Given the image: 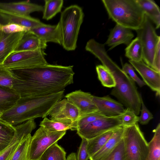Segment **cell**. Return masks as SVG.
<instances>
[{
  "instance_id": "6da1fadb",
  "label": "cell",
  "mask_w": 160,
  "mask_h": 160,
  "mask_svg": "<svg viewBox=\"0 0 160 160\" xmlns=\"http://www.w3.org/2000/svg\"><path fill=\"white\" fill-rule=\"evenodd\" d=\"M73 66L47 64L11 70L16 78L13 88L21 97H39L64 91L73 82Z\"/></svg>"
},
{
  "instance_id": "7a4b0ae2",
  "label": "cell",
  "mask_w": 160,
  "mask_h": 160,
  "mask_svg": "<svg viewBox=\"0 0 160 160\" xmlns=\"http://www.w3.org/2000/svg\"><path fill=\"white\" fill-rule=\"evenodd\" d=\"M85 49L98 58L112 75L116 85L111 94L117 98L126 108H129L136 115H138L142 97L135 82L109 57L104 44L91 39L87 42Z\"/></svg>"
},
{
  "instance_id": "3957f363",
  "label": "cell",
  "mask_w": 160,
  "mask_h": 160,
  "mask_svg": "<svg viewBox=\"0 0 160 160\" xmlns=\"http://www.w3.org/2000/svg\"><path fill=\"white\" fill-rule=\"evenodd\" d=\"M64 93L62 91L42 96L21 97L12 107L2 112L1 118L15 126L38 118H44Z\"/></svg>"
},
{
  "instance_id": "277c9868",
  "label": "cell",
  "mask_w": 160,
  "mask_h": 160,
  "mask_svg": "<svg viewBox=\"0 0 160 160\" xmlns=\"http://www.w3.org/2000/svg\"><path fill=\"white\" fill-rule=\"evenodd\" d=\"M109 18L116 24L136 30L141 26L145 14L136 0H102Z\"/></svg>"
},
{
  "instance_id": "5b68a950",
  "label": "cell",
  "mask_w": 160,
  "mask_h": 160,
  "mask_svg": "<svg viewBox=\"0 0 160 160\" xmlns=\"http://www.w3.org/2000/svg\"><path fill=\"white\" fill-rule=\"evenodd\" d=\"M84 16L82 9L76 5H71L62 12L59 22L62 35L61 45L65 50L71 51L76 48Z\"/></svg>"
},
{
  "instance_id": "8992f818",
  "label": "cell",
  "mask_w": 160,
  "mask_h": 160,
  "mask_svg": "<svg viewBox=\"0 0 160 160\" xmlns=\"http://www.w3.org/2000/svg\"><path fill=\"white\" fill-rule=\"evenodd\" d=\"M123 127L122 138L125 160H146L148 152V143L138 123L131 126Z\"/></svg>"
},
{
  "instance_id": "52a82bcc",
  "label": "cell",
  "mask_w": 160,
  "mask_h": 160,
  "mask_svg": "<svg viewBox=\"0 0 160 160\" xmlns=\"http://www.w3.org/2000/svg\"><path fill=\"white\" fill-rule=\"evenodd\" d=\"M155 26L149 18L145 14L144 21L141 26L135 30L140 39L143 50L142 61L153 68L154 53L160 43V37L156 32Z\"/></svg>"
},
{
  "instance_id": "ba28073f",
  "label": "cell",
  "mask_w": 160,
  "mask_h": 160,
  "mask_svg": "<svg viewBox=\"0 0 160 160\" xmlns=\"http://www.w3.org/2000/svg\"><path fill=\"white\" fill-rule=\"evenodd\" d=\"M66 132V131H50L40 126L31 137L28 152V160H39L44 152L62 138Z\"/></svg>"
},
{
  "instance_id": "9c48e42d",
  "label": "cell",
  "mask_w": 160,
  "mask_h": 160,
  "mask_svg": "<svg viewBox=\"0 0 160 160\" xmlns=\"http://www.w3.org/2000/svg\"><path fill=\"white\" fill-rule=\"evenodd\" d=\"M44 50L13 52L2 65L10 70L22 69L43 66L48 64L45 58Z\"/></svg>"
},
{
  "instance_id": "30bf717a",
  "label": "cell",
  "mask_w": 160,
  "mask_h": 160,
  "mask_svg": "<svg viewBox=\"0 0 160 160\" xmlns=\"http://www.w3.org/2000/svg\"><path fill=\"white\" fill-rule=\"evenodd\" d=\"M122 126V115L105 116L91 122L78 129L77 133L81 138L87 140L107 131Z\"/></svg>"
},
{
  "instance_id": "8fae6325",
  "label": "cell",
  "mask_w": 160,
  "mask_h": 160,
  "mask_svg": "<svg viewBox=\"0 0 160 160\" xmlns=\"http://www.w3.org/2000/svg\"><path fill=\"white\" fill-rule=\"evenodd\" d=\"M50 119L73 125L77 128L80 118L78 108L66 98L57 102L49 111Z\"/></svg>"
},
{
  "instance_id": "7c38bea8",
  "label": "cell",
  "mask_w": 160,
  "mask_h": 160,
  "mask_svg": "<svg viewBox=\"0 0 160 160\" xmlns=\"http://www.w3.org/2000/svg\"><path fill=\"white\" fill-rule=\"evenodd\" d=\"M36 127L34 120H30L15 126L16 131L13 138L8 146L0 153V160H11L17 148L28 134Z\"/></svg>"
},
{
  "instance_id": "4fadbf2b",
  "label": "cell",
  "mask_w": 160,
  "mask_h": 160,
  "mask_svg": "<svg viewBox=\"0 0 160 160\" xmlns=\"http://www.w3.org/2000/svg\"><path fill=\"white\" fill-rule=\"evenodd\" d=\"M65 97L78 108L80 118L98 111L93 101V95L89 92L80 90H76L67 94Z\"/></svg>"
},
{
  "instance_id": "5bb4252c",
  "label": "cell",
  "mask_w": 160,
  "mask_h": 160,
  "mask_svg": "<svg viewBox=\"0 0 160 160\" xmlns=\"http://www.w3.org/2000/svg\"><path fill=\"white\" fill-rule=\"evenodd\" d=\"M129 62L138 72L143 81L152 90L156 92V95L160 94V72H158L146 64L142 60Z\"/></svg>"
},
{
  "instance_id": "9a60e30c",
  "label": "cell",
  "mask_w": 160,
  "mask_h": 160,
  "mask_svg": "<svg viewBox=\"0 0 160 160\" xmlns=\"http://www.w3.org/2000/svg\"><path fill=\"white\" fill-rule=\"evenodd\" d=\"M92 99L98 111L105 116L122 115L125 110L122 104L108 96L99 97L93 95Z\"/></svg>"
},
{
  "instance_id": "2e32d148",
  "label": "cell",
  "mask_w": 160,
  "mask_h": 160,
  "mask_svg": "<svg viewBox=\"0 0 160 160\" xmlns=\"http://www.w3.org/2000/svg\"><path fill=\"white\" fill-rule=\"evenodd\" d=\"M0 10L14 14L29 16L35 12L43 11V7L27 0L17 2H0Z\"/></svg>"
},
{
  "instance_id": "e0dca14e",
  "label": "cell",
  "mask_w": 160,
  "mask_h": 160,
  "mask_svg": "<svg viewBox=\"0 0 160 160\" xmlns=\"http://www.w3.org/2000/svg\"><path fill=\"white\" fill-rule=\"evenodd\" d=\"M132 30L129 28L116 24L110 30L105 44L109 47V50L121 44L128 46L134 37Z\"/></svg>"
},
{
  "instance_id": "ac0fdd59",
  "label": "cell",
  "mask_w": 160,
  "mask_h": 160,
  "mask_svg": "<svg viewBox=\"0 0 160 160\" xmlns=\"http://www.w3.org/2000/svg\"><path fill=\"white\" fill-rule=\"evenodd\" d=\"M30 31L47 43L52 42L62 45V35L59 22L55 25L43 23Z\"/></svg>"
},
{
  "instance_id": "d6986e66",
  "label": "cell",
  "mask_w": 160,
  "mask_h": 160,
  "mask_svg": "<svg viewBox=\"0 0 160 160\" xmlns=\"http://www.w3.org/2000/svg\"><path fill=\"white\" fill-rule=\"evenodd\" d=\"M24 32L9 34L2 32L0 38V65L14 52Z\"/></svg>"
},
{
  "instance_id": "ffe728a7",
  "label": "cell",
  "mask_w": 160,
  "mask_h": 160,
  "mask_svg": "<svg viewBox=\"0 0 160 160\" xmlns=\"http://www.w3.org/2000/svg\"><path fill=\"white\" fill-rule=\"evenodd\" d=\"M124 127L121 126L114 131L104 145L98 152L89 157L90 160H104L112 152L122 138Z\"/></svg>"
},
{
  "instance_id": "44dd1931",
  "label": "cell",
  "mask_w": 160,
  "mask_h": 160,
  "mask_svg": "<svg viewBox=\"0 0 160 160\" xmlns=\"http://www.w3.org/2000/svg\"><path fill=\"white\" fill-rule=\"evenodd\" d=\"M47 46L46 42L29 30L24 32L14 52L44 50Z\"/></svg>"
},
{
  "instance_id": "7402d4cb",
  "label": "cell",
  "mask_w": 160,
  "mask_h": 160,
  "mask_svg": "<svg viewBox=\"0 0 160 160\" xmlns=\"http://www.w3.org/2000/svg\"><path fill=\"white\" fill-rule=\"evenodd\" d=\"M0 14L8 23L16 24L30 29L40 26L44 23L38 19L29 16H24L10 13L0 10Z\"/></svg>"
},
{
  "instance_id": "603a6c76",
  "label": "cell",
  "mask_w": 160,
  "mask_h": 160,
  "mask_svg": "<svg viewBox=\"0 0 160 160\" xmlns=\"http://www.w3.org/2000/svg\"><path fill=\"white\" fill-rule=\"evenodd\" d=\"M146 15L154 24L156 29L160 26V9L152 0H136Z\"/></svg>"
},
{
  "instance_id": "cb8c5ba5",
  "label": "cell",
  "mask_w": 160,
  "mask_h": 160,
  "mask_svg": "<svg viewBox=\"0 0 160 160\" xmlns=\"http://www.w3.org/2000/svg\"><path fill=\"white\" fill-rule=\"evenodd\" d=\"M20 98L14 89L0 86V111L3 112L9 109Z\"/></svg>"
},
{
  "instance_id": "d4e9b609",
  "label": "cell",
  "mask_w": 160,
  "mask_h": 160,
  "mask_svg": "<svg viewBox=\"0 0 160 160\" xmlns=\"http://www.w3.org/2000/svg\"><path fill=\"white\" fill-rule=\"evenodd\" d=\"M15 131V126L0 118V153L10 143Z\"/></svg>"
},
{
  "instance_id": "484cf974",
  "label": "cell",
  "mask_w": 160,
  "mask_h": 160,
  "mask_svg": "<svg viewBox=\"0 0 160 160\" xmlns=\"http://www.w3.org/2000/svg\"><path fill=\"white\" fill-rule=\"evenodd\" d=\"M115 129L107 131L88 140L87 151L89 157L102 148L112 136Z\"/></svg>"
},
{
  "instance_id": "4316f807",
  "label": "cell",
  "mask_w": 160,
  "mask_h": 160,
  "mask_svg": "<svg viewBox=\"0 0 160 160\" xmlns=\"http://www.w3.org/2000/svg\"><path fill=\"white\" fill-rule=\"evenodd\" d=\"M154 135L148 143V152L146 160H160V123L153 130Z\"/></svg>"
},
{
  "instance_id": "83f0119b",
  "label": "cell",
  "mask_w": 160,
  "mask_h": 160,
  "mask_svg": "<svg viewBox=\"0 0 160 160\" xmlns=\"http://www.w3.org/2000/svg\"><path fill=\"white\" fill-rule=\"evenodd\" d=\"M125 56L129 60L134 61L142 60V46L138 37L132 40L125 48Z\"/></svg>"
},
{
  "instance_id": "f1b7e54d",
  "label": "cell",
  "mask_w": 160,
  "mask_h": 160,
  "mask_svg": "<svg viewBox=\"0 0 160 160\" xmlns=\"http://www.w3.org/2000/svg\"><path fill=\"white\" fill-rule=\"evenodd\" d=\"M42 18L47 20L52 19L60 12L63 4V0H45Z\"/></svg>"
},
{
  "instance_id": "f546056e",
  "label": "cell",
  "mask_w": 160,
  "mask_h": 160,
  "mask_svg": "<svg viewBox=\"0 0 160 160\" xmlns=\"http://www.w3.org/2000/svg\"><path fill=\"white\" fill-rule=\"evenodd\" d=\"M39 160H67L66 152L56 142L44 152Z\"/></svg>"
},
{
  "instance_id": "4dcf8cb0",
  "label": "cell",
  "mask_w": 160,
  "mask_h": 160,
  "mask_svg": "<svg viewBox=\"0 0 160 160\" xmlns=\"http://www.w3.org/2000/svg\"><path fill=\"white\" fill-rule=\"evenodd\" d=\"M39 126H42L48 130L52 131H62L70 129L77 130L75 126L48 119L47 117L44 118L40 123Z\"/></svg>"
},
{
  "instance_id": "1f68e13d",
  "label": "cell",
  "mask_w": 160,
  "mask_h": 160,
  "mask_svg": "<svg viewBox=\"0 0 160 160\" xmlns=\"http://www.w3.org/2000/svg\"><path fill=\"white\" fill-rule=\"evenodd\" d=\"M98 78L102 84L107 88H113L116 83L114 78L108 69L102 65L96 66Z\"/></svg>"
},
{
  "instance_id": "d6a6232c",
  "label": "cell",
  "mask_w": 160,
  "mask_h": 160,
  "mask_svg": "<svg viewBox=\"0 0 160 160\" xmlns=\"http://www.w3.org/2000/svg\"><path fill=\"white\" fill-rule=\"evenodd\" d=\"M16 78L11 70L0 65V86L13 88Z\"/></svg>"
},
{
  "instance_id": "836d02e7",
  "label": "cell",
  "mask_w": 160,
  "mask_h": 160,
  "mask_svg": "<svg viewBox=\"0 0 160 160\" xmlns=\"http://www.w3.org/2000/svg\"><path fill=\"white\" fill-rule=\"evenodd\" d=\"M31 134L27 135L24 138L15 153L11 160H28V155Z\"/></svg>"
},
{
  "instance_id": "e575fe53",
  "label": "cell",
  "mask_w": 160,
  "mask_h": 160,
  "mask_svg": "<svg viewBox=\"0 0 160 160\" xmlns=\"http://www.w3.org/2000/svg\"><path fill=\"white\" fill-rule=\"evenodd\" d=\"M122 115V126L129 127L138 123L139 117L129 108H126Z\"/></svg>"
},
{
  "instance_id": "d590c367",
  "label": "cell",
  "mask_w": 160,
  "mask_h": 160,
  "mask_svg": "<svg viewBox=\"0 0 160 160\" xmlns=\"http://www.w3.org/2000/svg\"><path fill=\"white\" fill-rule=\"evenodd\" d=\"M105 117L98 111L87 114L79 118L77 122V130L82 128L89 123Z\"/></svg>"
},
{
  "instance_id": "8d00e7d4",
  "label": "cell",
  "mask_w": 160,
  "mask_h": 160,
  "mask_svg": "<svg viewBox=\"0 0 160 160\" xmlns=\"http://www.w3.org/2000/svg\"><path fill=\"white\" fill-rule=\"evenodd\" d=\"M104 160H125L124 144L122 138L113 151Z\"/></svg>"
},
{
  "instance_id": "74e56055",
  "label": "cell",
  "mask_w": 160,
  "mask_h": 160,
  "mask_svg": "<svg viewBox=\"0 0 160 160\" xmlns=\"http://www.w3.org/2000/svg\"><path fill=\"white\" fill-rule=\"evenodd\" d=\"M2 32L6 34H12L28 31L30 29L16 24L9 23L1 27Z\"/></svg>"
},
{
  "instance_id": "f35d334b",
  "label": "cell",
  "mask_w": 160,
  "mask_h": 160,
  "mask_svg": "<svg viewBox=\"0 0 160 160\" xmlns=\"http://www.w3.org/2000/svg\"><path fill=\"white\" fill-rule=\"evenodd\" d=\"M122 69L134 82H135L139 87H142L146 85L143 81L134 72L133 67L130 64L127 63H125L123 65Z\"/></svg>"
},
{
  "instance_id": "ab89813d",
  "label": "cell",
  "mask_w": 160,
  "mask_h": 160,
  "mask_svg": "<svg viewBox=\"0 0 160 160\" xmlns=\"http://www.w3.org/2000/svg\"><path fill=\"white\" fill-rule=\"evenodd\" d=\"M141 114L139 117L138 121L142 125L147 124L151 119L153 118L152 114L147 109L144 104L142 98L141 99V106L140 110Z\"/></svg>"
},
{
  "instance_id": "60d3db41",
  "label": "cell",
  "mask_w": 160,
  "mask_h": 160,
  "mask_svg": "<svg viewBox=\"0 0 160 160\" xmlns=\"http://www.w3.org/2000/svg\"><path fill=\"white\" fill-rule=\"evenodd\" d=\"M82 141L79 147L76 160H89V156L87 151L88 140L81 138Z\"/></svg>"
},
{
  "instance_id": "b9f144b4",
  "label": "cell",
  "mask_w": 160,
  "mask_h": 160,
  "mask_svg": "<svg viewBox=\"0 0 160 160\" xmlns=\"http://www.w3.org/2000/svg\"><path fill=\"white\" fill-rule=\"evenodd\" d=\"M153 69L160 72V43L158 45L154 53Z\"/></svg>"
},
{
  "instance_id": "7bdbcfd3",
  "label": "cell",
  "mask_w": 160,
  "mask_h": 160,
  "mask_svg": "<svg viewBox=\"0 0 160 160\" xmlns=\"http://www.w3.org/2000/svg\"><path fill=\"white\" fill-rule=\"evenodd\" d=\"M75 153L72 152L68 156L67 158V160H76Z\"/></svg>"
},
{
  "instance_id": "ee69618b",
  "label": "cell",
  "mask_w": 160,
  "mask_h": 160,
  "mask_svg": "<svg viewBox=\"0 0 160 160\" xmlns=\"http://www.w3.org/2000/svg\"><path fill=\"white\" fill-rule=\"evenodd\" d=\"M7 24V21L0 14V27Z\"/></svg>"
},
{
  "instance_id": "f6af8a7d",
  "label": "cell",
  "mask_w": 160,
  "mask_h": 160,
  "mask_svg": "<svg viewBox=\"0 0 160 160\" xmlns=\"http://www.w3.org/2000/svg\"><path fill=\"white\" fill-rule=\"evenodd\" d=\"M1 26L0 27V38L1 36V35L2 32V30H1Z\"/></svg>"
},
{
  "instance_id": "bcb514c9",
  "label": "cell",
  "mask_w": 160,
  "mask_h": 160,
  "mask_svg": "<svg viewBox=\"0 0 160 160\" xmlns=\"http://www.w3.org/2000/svg\"><path fill=\"white\" fill-rule=\"evenodd\" d=\"M2 112L0 111V118H1V117L2 115Z\"/></svg>"
},
{
  "instance_id": "7dc6e473",
  "label": "cell",
  "mask_w": 160,
  "mask_h": 160,
  "mask_svg": "<svg viewBox=\"0 0 160 160\" xmlns=\"http://www.w3.org/2000/svg\"><path fill=\"white\" fill-rule=\"evenodd\" d=\"M89 160H90L89 159Z\"/></svg>"
}]
</instances>
